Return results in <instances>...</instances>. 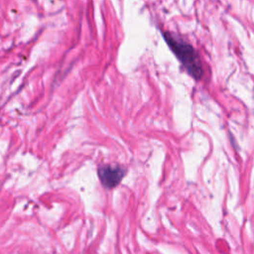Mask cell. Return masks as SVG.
<instances>
[{
	"instance_id": "6da1fadb",
	"label": "cell",
	"mask_w": 254,
	"mask_h": 254,
	"mask_svg": "<svg viewBox=\"0 0 254 254\" xmlns=\"http://www.w3.org/2000/svg\"><path fill=\"white\" fill-rule=\"evenodd\" d=\"M164 38L187 71L193 78L199 79L202 76L203 71L199 57L195 50L189 43L171 33H165Z\"/></svg>"
},
{
	"instance_id": "7a4b0ae2",
	"label": "cell",
	"mask_w": 254,
	"mask_h": 254,
	"mask_svg": "<svg viewBox=\"0 0 254 254\" xmlns=\"http://www.w3.org/2000/svg\"><path fill=\"white\" fill-rule=\"evenodd\" d=\"M124 175L125 170L117 165H102L98 167V177L100 182L108 189L116 187L121 182Z\"/></svg>"
}]
</instances>
